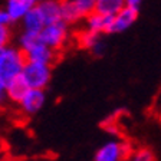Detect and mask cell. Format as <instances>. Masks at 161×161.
I'll return each mask as SVG.
<instances>
[{"label": "cell", "mask_w": 161, "mask_h": 161, "mask_svg": "<svg viewBox=\"0 0 161 161\" xmlns=\"http://www.w3.org/2000/svg\"><path fill=\"white\" fill-rule=\"evenodd\" d=\"M7 99V94H6V80L0 78V105H3Z\"/></svg>", "instance_id": "cell-20"}, {"label": "cell", "mask_w": 161, "mask_h": 161, "mask_svg": "<svg viewBox=\"0 0 161 161\" xmlns=\"http://www.w3.org/2000/svg\"><path fill=\"white\" fill-rule=\"evenodd\" d=\"M158 115L161 117V97H160V101H158Z\"/></svg>", "instance_id": "cell-22"}, {"label": "cell", "mask_w": 161, "mask_h": 161, "mask_svg": "<svg viewBox=\"0 0 161 161\" xmlns=\"http://www.w3.org/2000/svg\"><path fill=\"white\" fill-rule=\"evenodd\" d=\"M20 22H22L23 30H27V32H37V33H39L40 30H42V27L46 25L43 17H42V14H40L39 9H37V6L32 7V9L25 14L23 19L20 20Z\"/></svg>", "instance_id": "cell-13"}, {"label": "cell", "mask_w": 161, "mask_h": 161, "mask_svg": "<svg viewBox=\"0 0 161 161\" xmlns=\"http://www.w3.org/2000/svg\"><path fill=\"white\" fill-rule=\"evenodd\" d=\"M10 37H12V32L9 26H0V46L9 45Z\"/></svg>", "instance_id": "cell-18"}, {"label": "cell", "mask_w": 161, "mask_h": 161, "mask_svg": "<svg viewBox=\"0 0 161 161\" xmlns=\"http://www.w3.org/2000/svg\"><path fill=\"white\" fill-rule=\"evenodd\" d=\"M45 102H46L45 89H40V88H29L27 92L23 95V98L19 101V108L23 114L35 115L45 107Z\"/></svg>", "instance_id": "cell-7"}, {"label": "cell", "mask_w": 161, "mask_h": 161, "mask_svg": "<svg viewBox=\"0 0 161 161\" xmlns=\"http://www.w3.org/2000/svg\"><path fill=\"white\" fill-rule=\"evenodd\" d=\"M56 50L50 49L49 46H46V45L40 40L37 45H35L32 49L26 50L25 52V58H26V60H35V62H42V64H49L52 65L55 62V59H56Z\"/></svg>", "instance_id": "cell-8"}, {"label": "cell", "mask_w": 161, "mask_h": 161, "mask_svg": "<svg viewBox=\"0 0 161 161\" xmlns=\"http://www.w3.org/2000/svg\"><path fill=\"white\" fill-rule=\"evenodd\" d=\"M29 85L26 84V80L23 79L22 75L12 78L10 80L6 82V94H7V99L13 101L16 104H19V101L23 98V95L27 92Z\"/></svg>", "instance_id": "cell-10"}, {"label": "cell", "mask_w": 161, "mask_h": 161, "mask_svg": "<svg viewBox=\"0 0 161 161\" xmlns=\"http://www.w3.org/2000/svg\"><path fill=\"white\" fill-rule=\"evenodd\" d=\"M39 36L46 46L59 52L68 43V39H69V25L66 22H64V20L47 23L42 27V30L39 32Z\"/></svg>", "instance_id": "cell-2"}, {"label": "cell", "mask_w": 161, "mask_h": 161, "mask_svg": "<svg viewBox=\"0 0 161 161\" xmlns=\"http://www.w3.org/2000/svg\"><path fill=\"white\" fill-rule=\"evenodd\" d=\"M60 7H62V20L66 22L68 25H74L84 20L82 14L79 13V10L76 9L72 0H60Z\"/></svg>", "instance_id": "cell-14"}, {"label": "cell", "mask_w": 161, "mask_h": 161, "mask_svg": "<svg viewBox=\"0 0 161 161\" xmlns=\"http://www.w3.org/2000/svg\"><path fill=\"white\" fill-rule=\"evenodd\" d=\"M2 153H3V150H2V142H0V157H2Z\"/></svg>", "instance_id": "cell-24"}, {"label": "cell", "mask_w": 161, "mask_h": 161, "mask_svg": "<svg viewBox=\"0 0 161 161\" xmlns=\"http://www.w3.org/2000/svg\"><path fill=\"white\" fill-rule=\"evenodd\" d=\"M13 23V20L10 17L9 12L6 10V7H0V26H10Z\"/></svg>", "instance_id": "cell-19"}, {"label": "cell", "mask_w": 161, "mask_h": 161, "mask_svg": "<svg viewBox=\"0 0 161 161\" xmlns=\"http://www.w3.org/2000/svg\"><path fill=\"white\" fill-rule=\"evenodd\" d=\"M131 147L128 142L119 140H109L97 150L94 158L97 161H121L131 155Z\"/></svg>", "instance_id": "cell-4"}, {"label": "cell", "mask_w": 161, "mask_h": 161, "mask_svg": "<svg viewBox=\"0 0 161 161\" xmlns=\"http://www.w3.org/2000/svg\"><path fill=\"white\" fill-rule=\"evenodd\" d=\"M130 160H135V161H153L155 160L154 153L150 148H137V150L131 151Z\"/></svg>", "instance_id": "cell-17"}, {"label": "cell", "mask_w": 161, "mask_h": 161, "mask_svg": "<svg viewBox=\"0 0 161 161\" xmlns=\"http://www.w3.org/2000/svg\"><path fill=\"white\" fill-rule=\"evenodd\" d=\"M141 3H142V0H125V6L134 7V9H138V10L141 7Z\"/></svg>", "instance_id": "cell-21"}, {"label": "cell", "mask_w": 161, "mask_h": 161, "mask_svg": "<svg viewBox=\"0 0 161 161\" xmlns=\"http://www.w3.org/2000/svg\"><path fill=\"white\" fill-rule=\"evenodd\" d=\"M20 75L26 80L29 88L45 89L49 85L50 78H52V65L35 62V60H26Z\"/></svg>", "instance_id": "cell-3"}, {"label": "cell", "mask_w": 161, "mask_h": 161, "mask_svg": "<svg viewBox=\"0 0 161 161\" xmlns=\"http://www.w3.org/2000/svg\"><path fill=\"white\" fill-rule=\"evenodd\" d=\"M40 14L43 17L45 23H53L58 20H62V7L60 0H42L39 4H36Z\"/></svg>", "instance_id": "cell-9"}, {"label": "cell", "mask_w": 161, "mask_h": 161, "mask_svg": "<svg viewBox=\"0 0 161 161\" xmlns=\"http://www.w3.org/2000/svg\"><path fill=\"white\" fill-rule=\"evenodd\" d=\"M30 2H32V3H33L35 6H36V4H39L40 2H42V0H30Z\"/></svg>", "instance_id": "cell-23"}, {"label": "cell", "mask_w": 161, "mask_h": 161, "mask_svg": "<svg viewBox=\"0 0 161 161\" xmlns=\"http://www.w3.org/2000/svg\"><path fill=\"white\" fill-rule=\"evenodd\" d=\"M85 29H89L92 32H97V33H107L108 32V26H109V20L111 16L107 14H102L99 12H92L85 17Z\"/></svg>", "instance_id": "cell-11"}, {"label": "cell", "mask_w": 161, "mask_h": 161, "mask_svg": "<svg viewBox=\"0 0 161 161\" xmlns=\"http://www.w3.org/2000/svg\"><path fill=\"white\" fill-rule=\"evenodd\" d=\"M76 42L79 47L92 52L97 58H101L105 55L107 43H105L104 37H102V33H97V32H92L89 29H84L82 32L78 33Z\"/></svg>", "instance_id": "cell-6"}, {"label": "cell", "mask_w": 161, "mask_h": 161, "mask_svg": "<svg viewBox=\"0 0 161 161\" xmlns=\"http://www.w3.org/2000/svg\"><path fill=\"white\" fill-rule=\"evenodd\" d=\"M125 7V0H97V12L107 16H114Z\"/></svg>", "instance_id": "cell-15"}, {"label": "cell", "mask_w": 161, "mask_h": 161, "mask_svg": "<svg viewBox=\"0 0 161 161\" xmlns=\"http://www.w3.org/2000/svg\"><path fill=\"white\" fill-rule=\"evenodd\" d=\"M72 2L75 3L76 9L79 10V13L82 14L84 19L97 9V0H72Z\"/></svg>", "instance_id": "cell-16"}, {"label": "cell", "mask_w": 161, "mask_h": 161, "mask_svg": "<svg viewBox=\"0 0 161 161\" xmlns=\"http://www.w3.org/2000/svg\"><path fill=\"white\" fill-rule=\"evenodd\" d=\"M26 58L19 46H10L4 45L0 46V78L10 80L12 78L22 74Z\"/></svg>", "instance_id": "cell-1"}, {"label": "cell", "mask_w": 161, "mask_h": 161, "mask_svg": "<svg viewBox=\"0 0 161 161\" xmlns=\"http://www.w3.org/2000/svg\"><path fill=\"white\" fill-rule=\"evenodd\" d=\"M6 10L9 12L10 17L13 22H20L23 19V16L29 12L32 7H35V4L30 0H6L4 4Z\"/></svg>", "instance_id": "cell-12"}, {"label": "cell", "mask_w": 161, "mask_h": 161, "mask_svg": "<svg viewBox=\"0 0 161 161\" xmlns=\"http://www.w3.org/2000/svg\"><path fill=\"white\" fill-rule=\"evenodd\" d=\"M137 19H138V9H134V7H130V6L122 7L117 14L111 16L107 35L127 32L137 22Z\"/></svg>", "instance_id": "cell-5"}]
</instances>
